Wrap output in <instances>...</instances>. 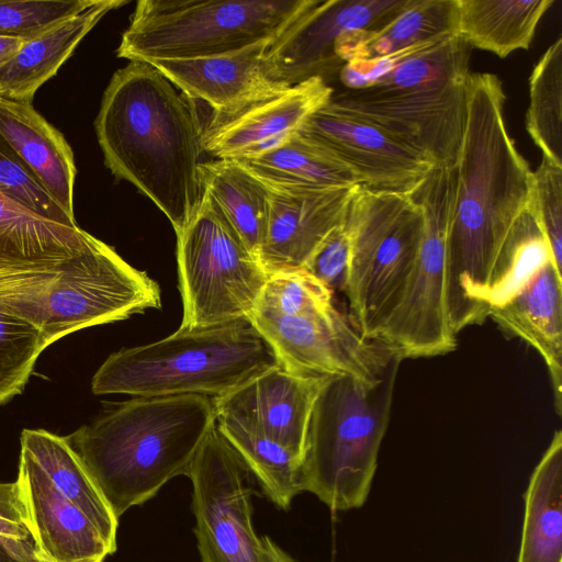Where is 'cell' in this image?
<instances>
[{
  "label": "cell",
  "mask_w": 562,
  "mask_h": 562,
  "mask_svg": "<svg viewBox=\"0 0 562 562\" xmlns=\"http://www.w3.org/2000/svg\"><path fill=\"white\" fill-rule=\"evenodd\" d=\"M0 562H20L13 558H11L9 554L0 551Z\"/></svg>",
  "instance_id": "obj_44"
},
{
  "label": "cell",
  "mask_w": 562,
  "mask_h": 562,
  "mask_svg": "<svg viewBox=\"0 0 562 562\" xmlns=\"http://www.w3.org/2000/svg\"><path fill=\"white\" fill-rule=\"evenodd\" d=\"M454 34L456 0H407L402 10L381 27L344 33L336 43L335 53L345 65Z\"/></svg>",
  "instance_id": "obj_26"
},
{
  "label": "cell",
  "mask_w": 562,
  "mask_h": 562,
  "mask_svg": "<svg viewBox=\"0 0 562 562\" xmlns=\"http://www.w3.org/2000/svg\"><path fill=\"white\" fill-rule=\"evenodd\" d=\"M526 130L542 158L562 167V37L542 54L529 77Z\"/></svg>",
  "instance_id": "obj_33"
},
{
  "label": "cell",
  "mask_w": 562,
  "mask_h": 562,
  "mask_svg": "<svg viewBox=\"0 0 562 562\" xmlns=\"http://www.w3.org/2000/svg\"><path fill=\"white\" fill-rule=\"evenodd\" d=\"M278 364L273 348L246 317L211 327H179L158 341L121 349L101 364L91 389L97 395L217 398Z\"/></svg>",
  "instance_id": "obj_4"
},
{
  "label": "cell",
  "mask_w": 562,
  "mask_h": 562,
  "mask_svg": "<svg viewBox=\"0 0 562 562\" xmlns=\"http://www.w3.org/2000/svg\"><path fill=\"white\" fill-rule=\"evenodd\" d=\"M202 562H274L273 541L252 526V474L218 430L211 428L187 475ZM255 480V479H254Z\"/></svg>",
  "instance_id": "obj_10"
},
{
  "label": "cell",
  "mask_w": 562,
  "mask_h": 562,
  "mask_svg": "<svg viewBox=\"0 0 562 562\" xmlns=\"http://www.w3.org/2000/svg\"><path fill=\"white\" fill-rule=\"evenodd\" d=\"M30 532L44 562H103L114 551L91 520L21 449L15 481Z\"/></svg>",
  "instance_id": "obj_19"
},
{
  "label": "cell",
  "mask_w": 562,
  "mask_h": 562,
  "mask_svg": "<svg viewBox=\"0 0 562 562\" xmlns=\"http://www.w3.org/2000/svg\"><path fill=\"white\" fill-rule=\"evenodd\" d=\"M407 0H315L270 45L268 57L279 79L289 87L314 77L339 74L344 64L335 54L340 35L376 30ZM326 81V80H325Z\"/></svg>",
  "instance_id": "obj_14"
},
{
  "label": "cell",
  "mask_w": 562,
  "mask_h": 562,
  "mask_svg": "<svg viewBox=\"0 0 562 562\" xmlns=\"http://www.w3.org/2000/svg\"><path fill=\"white\" fill-rule=\"evenodd\" d=\"M21 449L36 461L55 488L91 520L115 552L119 518L67 438L43 429H24Z\"/></svg>",
  "instance_id": "obj_27"
},
{
  "label": "cell",
  "mask_w": 562,
  "mask_h": 562,
  "mask_svg": "<svg viewBox=\"0 0 562 562\" xmlns=\"http://www.w3.org/2000/svg\"><path fill=\"white\" fill-rule=\"evenodd\" d=\"M58 274L53 270H0V405L20 394L46 348L43 306Z\"/></svg>",
  "instance_id": "obj_21"
},
{
  "label": "cell",
  "mask_w": 562,
  "mask_h": 562,
  "mask_svg": "<svg viewBox=\"0 0 562 562\" xmlns=\"http://www.w3.org/2000/svg\"><path fill=\"white\" fill-rule=\"evenodd\" d=\"M503 330L543 359L552 383L555 411L562 413V273L547 262L520 290L488 310Z\"/></svg>",
  "instance_id": "obj_22"
},
{
  "label": "cell",
  "mask_w": 562,
  "mask_h": 562,
  "mask_svg": "<svg viewBox=\"0 0 562 562\" xmlns=\"http://www.w3.org/2000/svg\"><path fill=\"white\" fill-rule=\"evenodd\" d=\"M527 207L544 234L557 270L562 273V167L542 158L531 173Z\"/></svg>",
  "instance_id": "obj_38"
},
{
  "label": "cell",
  "mask_w": 562,
  "mask_h": 562,
  "mask_svg": "<svg viewBox=\"0 0 562 562\" xmlns=\"http://www.w3.org/2000/svg\"><path fill=\"white\" fill-rule=\"evenodd\" d=\"M549 261L553 262L548 240L527 207L499 251L487 293L488 310L510 299Z\"/></svg>",
  "instance_id": "obj_35"
},
{
  "label": "cell",
  "mask_w": 562,
  "mask_h": 562,
  "mask_svg": "<svg viewBox=\"0 0 562 562\" xmlns=\"http://www.w3.org/2000/svg\"><path fill=\"white\" fill-rule=\"evenodd\" d=\"M248 318L281 364L302 374L349 376L374 385L398 356L379 340L364 337L336 307L301 316L254 310Z\"/></svg>",
  "instance_id": "obj_13"
},
{
  "label": "cell",
  "mask_w": 562,
  "mask_h": 562,
  "mask_svg": "<svg viewBox=\"0 0 562 562\" xmlns=\"http://www.w3.org/2000/svg\"><path fill=\"white\" fill-rule=\"evenodd\" d=\"M315 0H142L116 49L130 61L192 59L273 43Z\"/></svg>",
  "instance_id": "obj_6"
},
{
  "label": "cell",
  "mask_w": 562,
  "mask_h": 562,
  "mask_svg": "<svg viewBox=\"0 0 562 562\" xmlns=\"http://www.w3.org/2000/svg\"><path fill=\"white\" fill-rule=\"evenodd\" d=\"M268 187L270 210L258 259L270 276L302 270L329 233L344 223L360 186L323 190Z\"/></svg>",
  "instance_id": "obj_18"
},
{
  "label": "cell",
  "mask_w": 562,
  "mask_h": 562,
  "mask_svg": "<svg viewBox=\"0 0 562 562\" xmlns=\"http://www.w3.org/2000/svg\"><path fill=\"white\" fill-rule=\"evenodd\" d=\"M402 360L395 356L374 385L336 375L327 376L318 392L305 440L300 488L333 512L360 508L369 496Z\"/></svg>",
  "instance_id": "obj_5"
},
{
  "label": "cell",
  "mask_w": 562,
  "mask_h": 562,
  "mask_svg": "<svg viewBox=\"0 0 562 562\" xmlns=\"http://www.w3.org/2000/svg\"><path fill=\"white\" fill-rule=\"evenodd\" d=\"M272 551L274 555V562H297L288 552L282 550L278 544L273 542Z\"/></svg>",
  "instance_id": "obj_43"
},
{
  "label": "cell",
  "mask_w": 562,
  "mask_h": 562,
  "mask_svg": "<svg viewBox=\"0 0 562 562\" xmlns=\"http://www.w3.org/2000/svg\"><path fill=\"white\" fill-rule=\"evenodd\" d=\"M334 90L321 77L225 112H214L203 130L205 153L241 160L270 151L295 134L325 105Z\"/></svg>",
  "instance_id": "obj_16"
},
{
  "label": "cell",
  "mask_w": 562,
  "mask_h": 562,
  "mask_svg": "<svg viewBox=\"0 0 562 562\" xmlns=\"http://www.w3.org/2000/svg\"><path fill=\"white\" fill-rule=\"evenodd\" d=\"M272 43L262 42L229 54L149 61L184 95L225 112L290 88L268 57Z\"/></svg>",
  "instance_id": "obj_20"
},
{
  "label": "cell",
  "mask_w": 562,
  "mask_h": 562,
  "mask_svg": "<svg viewBox=\"0 0 562 562\" xmlns=\"http://www.w3.org/2000/svg\"><path fill=\"white\" fill-rule=\"evenodd\" d=\"M201 171L205 191L243 244L258 258L268 225L269 187L237 160L204 161Z\"/></svg>",
  "instance_id": "obj_30"
},
{
  "label": "cell",
  "mask_w": 562,
  "mask_h": 562,
  "mask_svg": "<svg viewBox=\"0 0 562 562\" xmlns=\"http://www.w3.org/2000/svg\"><path fill=\"white\" fill-rule=\"evenodd\" d=\"M0 134L35 173L56 203L74 215L77 169L64 135L31 102L0 97Z\"/></svg>",
  "instance_id": "obj_23"
},
{
  "label": "cell",
  "mask_w": 562,
  "mask_h": 562,
  "mask_svg": "<svg viewBox=\"0 0 562 562\" xmlns=\"http://www.w3.org/2000/svg\"><path fill=\"white\" fill-rule=\"evenodd\" d=\"M177 263L181 328L249 317L269 277L206 191L196 212L177 233Z\"/></svg>",
  "instance_id": "obj_8"
},
{
  "label": "cell",
  "mask_w": 562,
  "mask_h": 562,
  "mask_svg": "<svg viewBox=\"0 0 562 562\" xmlns=\"http://www.w3.org/2000/svg\"><path fill=\"white\" fill-rule=\"evenodd\" d=\"M344 226L349 238L344 291L348 316L364 337L375 339L408 286L423 234V213L408 193L358 187Z\"/></svg>",
  "instance_id": "obj_7"
},
{
  "label": "cell",
  "mask_w": 562,
  "mask_h": 562,
  "mask_svg": "<svg viewBox=\"0 0 562 562\" xmlns=\"http://www.w3.org/2000/svg\"><path fill=\"white\" fill-rule=\"evenodd\" d=\"M470 48L457 34L435 40L402 60L369 89L417 91L465 81L470 75Z\"/></svg>",
  "instance_id": "obj_34"
},
{
  "label": "cell",
  "mask_w": 562,
  "mask_h": 562,
  "mask_svg": "<svg viewBox=\"0 0 562 562\" xmlns=\"http://www.w3.org/2000/svg\"><path fill=\"white\" fill-rule=\"evenodd\" d=\"M91 234L46 218L0 192V270H53L76 256Z\"/></svg>",
  "instance_id": "obj_25"
},
{
  "label": "cell",
  "mask_w": 562,
  "mask_h": 562,
  "mask_svg": "<svg viewBox=\"0 0 562 562\" xmlns=\"http://www.w3.org/2000/svg\"><path fill=\"white\" fill-rule=\"evenodd\" d=\"M505 101L496 75L470 72L446 247L445 301L456 337L487 317L499 251L528 205L532 170L507 131Z\"/></svg>",
  "instance_id": "obj_1"
},
{
  "label": "cell",
  "mask_w": 562,
  "mask_h": 562,
  "mask_svg": "<svg viewBox=\"0 0 562 562\" xmlns=\"http://www.w3.org/2000/svg\"><path fill=\"white\" fill-rule=\"evenodd\" d=\"M326 378L302 374L278 364L228 394L213 398L215 413L259 430L302 463L312 409Z\"/></svg>",
  "instance_id": "obj_17"
},
{
  "label": "cell",
  "mask_w": 562,
  "mask_h": 562,
  "mask_svg": "<svg viewBox=\"0 0 562 562\" xmlns=\"http://www.w3.org/2000/svg\"><path fill=\"white\" fill-rule=\"evenodd\" d=\"M0 551L20 562H44L30 532L15 482H0Z\"/></svg>",
  "instance_id": "obj_40"
},
{
  "label": "cell",
  "mask_w": 562,
  "mask_h": 562,
  "mask_svg": "<svg viewBox=\"0 0 562 562\" xmlns=\"http://www.w3.org/2000/svg\"><path fill=\"white\" fill-rule=\"evenodd\" d=\"M94 128L114 177L151 200L179 233L205 193L204 125L194 101L151 64L130 61L112 76Z\"/></svg>",
  "instance_id": "obj_2"
},
{
  "label": "cell",
  "mask_w": 562,
  "mask_h": 562,
  "mask_svg": "<svg viewBox=\"0 0 562 562\" xmlns=\"http://www.w3.org/2000/svg\"><path fill=\"white\" fill-rule=\"evenodd\" d=\"M237 161L271 187L323 190L360 186L345 165L297 132L270 151Z\"/></svg>",
  "instance_id": "obj_31"
},
{
  "label": "cell",
  "mask_w": 562,
  "mask_h": 562,
  "mask_svg": "<svg viewBox=\"0 0 562 562\" xmlns=\"http://www.w3.org/2000/svg\"><path fill=\"white\" fill-rule=\"evenodd\" d=\"M0 192L35 213L68 226H78L0 134Z\"/></svg>",
  "instance_id": "obj_37"
},
{
  "label": "cell",
  "mask_w": 562,
  "mask_h": 562,
  "mask_svg": "<svg viewBox=\"0 0 562 562\" xmlns=\"http://www.w3.org/2000/svg\"><path fill=\"white\" fill-rule=\"evenodd\" d=\"M517 562H562V432L557 430L525 493Z\"/></svg>",
  "instance_id": "obj_28"
},
{
  "label": "cell",
  "mask_w": 562,
  "mask_h": 562,
  "mask_svg": "<svg viewBox=\"0 0 562 562\" xmlns=\"http://www.w3.org/2000/svg\"><path fill=\"white\" fill-rule=\"evenodd\" d=\"M457 34L470 46L504 58L528 49L554 0H456Z\"/></svg>",
  "instance_id": "obj_29"
},
{
  "label": "cell",
  "mask_w": 562,
  "mask_h": 562,
  "mask_svg": "<svg viewBox=\"0 0 562 562\" xmlns=\"http://www.w3.org/2000/svg\"><path fill=\"white\" fill-rule=\"evenodd\" d=\"M456 188V168L435 167L408 194L424 226L403 300L375 336L402 359L434 357L456 349L445 301L446 247Z\"/></svg>",
  "instance_id": "obj_9"
},
{
  "label": "cell",
  "mask_w": 562,
  "mask_h": 562,
  "mask_svg": "<svg viewBox=\"0 0 562 562\" xmlns=\"http://www.w3.org/2000/svg\"><path fill=\"white\" fill-rule=\"evenodd\" d=\"M467 80L417 91L347 90L325 105L375 126L434 167L453 169L464 133Z\"/></svg>",
  "instance_id": "obj_12"
},
{
  "label": "cell",
  "mask_w": 562,
  "mask_h": 562,
  "mask_svg": "<svg viewBox=\"0 0 562 562\" xmlns=\"http://www.w3.org/2000/svg\"><path fill=\"white\" fill-rule=\"evenodd\" d=\"M24 41L19 38L0 37V70L16 53Z\"/></svg>",
  "instance_id": "obj_42"
},
{
  "label": "cell",
  "mask_w": 562,
  "mask_h": 562,
  "mask_svg": "<svg viewBox=\"0 0 562 562\" xmlns=\"http://www.w3.org/2000/svg\"><path fill=\"white\" fill-rule=\"evenodd\" d=\"M345 165L363 189L409 193L435 168L375 126L323 105L297 131Z\"/></svg>",
  "instance_id": "obj_15"
},
{
  "label": "cell",
  "mask_w": 562,
  "mask_h": 562,
  "mask_svg": "<svg viewBox=\"0 0 562 562\" xmlns=\"http://www.w3.org/2000/svg\"><path fill=\"white\" fill-rule=\"evenodd\" d=\"M349 265V238L344 223L329 233L302 269L324 285L344 292Z\"/></svg>",
  "instance_id": "obj_41"
},
{
  "label": "cell",
  "mask_w": 562,
  "mask_h": 562,
  "mask_svg": "<svg viewBox=\"0 0 562 562\" xmlns=\"http://www.w3.org/2000/svg\"><path fill=\"white\" fill-rule=\"evenodd\" d=\"M160 305L157 282L91 235L80 252L59 265L43 307L42 336L48 347L76 330Z\"/></svg>",
  "instance_id": "obj_11"
},
{
  "label": "cell",
  "mask_w": 562,
  "mask_h": 562,
  "mask_svg": "<svg viewBox=\"0 0 562 562\" xmlns=\"http://www.w3.org/2000/svg\"><path fill=\"white\" fill-rule=\"evenodd\" d=\"M94 0L0 1V37L30 40Z\"/></svg>",
  "instance_id": "obj_39"
},
{
  "label": "cell",
  "mask_w": 562,
  "mask_h": 562,
  "mask_svg": "<svg viewBox=\"0 0 562 562\" xmlns=\"http://www.w3.org/2000/svg\"><path fill=\"white\" fill-rule=\"evenodd\" d=\"M126 3L94 0L83 11L24 41L0 70V97L32 103L38 88L57 72L93 26L109 11Z\"/></svg>",
  "instance_id": "obj_24"
},
{
  "label": "cell",
  "mask_w": 562,
  "mask_h": 562,
  "mask_svg": "<svg viewBox=\"0 0 562 562\" xmlns=\"http://www.w3.org/2000/svg\"><path fill=\"white\" fill-rule=\"evenodd\" d=\"M335 305L333 291L304 270L270 274L255 310L284 316L325 313Z\"/></svg>",
  "instance_id": "obj_36"
},
{
  "label": "cell",
  "mask_w": 562,
  "mask_h": 562,
  "mask_svg": "<svg viewBox=\"0 0 562 562\" xmlns=\"http://www.w3.org/2000/svg\"><path fill=\"white\" fill-rule=\"evenodd\" d=\"M215 424L265 495L278 507L289 509L301 493V462L282 445L232 416L216 414Z\"/></svg>",
  "instance_id": "obj_32"
},
{
  "label": "cell",
  "mask_w": 562,
  "mask_h": 562,
  "mask_svg": "<svg viewBox=\"0 0 562 562\" xmlns=\"http://www.w3.org/2000/svg\"><path fill=\"white\" fill-rule=\"evenodd\" d=\"M215 417L204 395L134 397L66 438L120 518L187 475Z\"/></svg>",
  "instance_id": "obj_3"
}]
</instances>
